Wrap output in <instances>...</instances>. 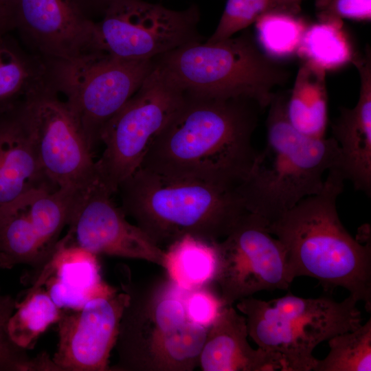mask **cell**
<instances>
[{"label":"cell","instance_id":"13","mask_svg":"<svg viewBox=\"0 0 371 371\" xmlns=\"http://www.w3.org/2000/svg\"><path fill=\"white\" fill-rule=\"evenodd\" d=\"M128 299L124 289L118 291L108 284L80 308L63 309L52 359L57 371L111 370L109 359Z\"/></svg>","mask_w":371,"mask_h":371},{"label":"cell","instance_id":"17","mask_svg":"<svg viewBox=\"0 0 371 371\" xmlns=\"http://www.w3.org/2000/svg\"><path fill=\"white\" fill-rule=\"evenodd\" d=\"M38 188L58 189L41 165L23 103L0 112V207Z\"/></svg>","mask_w":371,"mask_h":371},{"label":"cell","instance_id":"9","mask_svg":"<svg viewBox=\"0 0 371 371\" xmlns=\"http://www.w3.org/2000/svg\"><path fill=\"white\" fill-rule=\"evenodd\" d=\"M183 91L155 63L139 89L104 125L95 161L98 183L110 194L142 166L153 142L183 104Z\"/></svg>","mask_w":371,"mask_h":371},{"label":"cell","instance_id":"5","mask_svg":"<svg viewBox=\"0 0 371 371\" xmlns=\"http://www.w3.org/2000/svg\"><path fill=\"white\" fill-rule=\"evenodd\" d=\"M122 284L129 299L115 346L118 361L111 370H193L208 328L188 318V292L168 278L142 289Z\"/></svg>","mask_w":371,"mask_h":371},{"label":"cell","instance_id":"32","mask_svg":"<svg viewBox=\"0 0 371 371\" xmlns=\"http://www.w3.org/2000/svg\"><path fill=\"white\" fill-rule=\"evenodd\" d=\"M315 7L318 21L371 19V0H315Z\"/></svg>","mask_w":371,"mask_h":371},{"label":"cell","instance_id":"30","mask_svg":"<svg viewBox=\"0 0 371 371\" xmlns=\"http://www.w3.org/2000/svg\"><path fill=\"white\" fill-rule=\"evenodd\" d=\"M271 1L272 0H227L218 25L207 42L223 41L245 30L269 9Z\"/></svg>","mask_w":371,"mask_h":371},{"label":"cell","instance_id":"25","mask_svg":"<svg viewBox=\"0 0 371 371\" xmlns=\"http://www.w3.org/2000/svg\"><path fill=\"white\" fill-rule=\"evenodd\" d=\"M30 219L45 250L52 254L63 227L68 225L82 196L67 189L32 190L23 194Z\"/></svg>","mask_w":371,"mask_h":371},{"label":"cell","instance_id":"6","mask_svg":"<svg viewBox=\"0 0 371 371\" xmlns=\"http://www.w3.org/2000/svg\"><path fill=\"white\" fill-rule=\"evenodd\" d=\"M154 60L186 95L247 99L262 109L270 104L275 87L289 76L247 32L214 43H189Z\"/></svg>","mask_w":371,"mask_h":371},{"label":"cell","instance_id":"19","mask_svg":"<svg viewBox=\"0 0 371 371\" xmlns=\"http://www.w3.org/2000/svg\"><path fill=\"white\" fill-rule=\"evenodd\" d=\"M246 319L232 306H223L208 328L199 365L203 371H285L282 361L260 348H253Z\"/></svg>","mask_w":371,"mask_h":371},{"label":"cell","instance_id":"14","mask_svg":"<svg viewBox=\"0 0 371 371\" xmlns=\"http://www.w3.org/2000/svg\"><path fill=\"white\" fill-rule=\"evenodd\" d=\"M99 183L80 197L69 223L71 240L95 255L139 259L163 267L164 250L130 223Z\"/></svg>","mask_w":371,"mask_h":371},{"label":"cell","instance_id":"10","mask_svg":"<svg viewBox=\"0 0 371 371\" xmlns=\"http://www.w3.org/2000/svg\"><path fill=\"white\" fill-rule=\"evenodd\" d=\"M196 6L174 10L143 0H113L96 22L99 51L126 60H153L201 41Z\"/></svg>","mask_w":371,"mask_h":371},{"label":"cell","instance_id":"34","mask_svg":"<svg viewBox=\"0 0 371 371\" xmlns=\"http://www.w3.org/2000/svg\"><path fill=\"white\" fill-rule=\"evenodd\" d=\"M80 10L89 18L94 15L104 14L113 0H74Z\"/></svg>","mask_w":371,"mask_h":371},{"label":"cell","instance_id":"29","mask_svg":"<svg viewBox=\"0 0 371 371\" xmlns=\"http://www.w3.org/2000/svg\"><path fill=\"white\" fill-rule=\"evenodd\" d=\"M15 306L16 300L11 295H0V371H56V366L47 355L30 358L25 349L12 340L8 323Z\"/></svg>","mask_w":371,"mask_h":371},{"label":"cell","instance_id":"21","mask_svg":"<svg viewBox=\"0 0 371 371\" xmlns=\"http://www.w3.org/2000/svg\"><path fill=\"white\" fill-rule=\"evenodd\" d=\"M328 102L326 71L302 62L286 101L285 113L289 122L308 137H326Z\"/></svg>","mask_w":371,"mask_h":371},{"label":"cell","instance_id":"18","mask_svg":"<svg viewBox=\"0 0 371 371\" xmlns=\"http://www.w3.org/2000/svg\"><path fill=\"white\" fill-rule=\"evenodd\" d=\"M43 284L62 309L80 308L108 286L102 280L96 255L74 243L67 234L57 242L34 286Z\"/></svg>","mask_w":371,"mask_h":371},{"label":"cell","instance_id":"26","mask_svg":"<svg viewBox=\"0 0 371 371\" xmlns=\"http://www.w3.org/2000/svg\"><path fill=\"white\" fill-rule=\"evenodd\" d=\"M63 311L47 291L41 286L32 287L20 301L16 300L8 323L9 335L20 348L32 349L40 335L58 322Z\"/></svg>","mask_w":371,"mask_h":371},{"label":"cell","instance_id":"31","mask_svg":"<svg viewBox=\"0 0 371 371\" xmlns=\"http://www.w3.org/2000/svg\"><path fill=\"white\" fill-rule=\"evenodd\" d=\"M223 304L220 296L201 287L186 293L185 298L186 312L189 320L208 328L220 314Z\"/></svg>","mask_w":371,"mask_h":371},{"label":"cell","instance_id":"4","mask_svg":"<svg viewBox=\"0 0 371 371\" xmlns=\"http://www.w3.org/2000/svg\"><path fill=\"white\" fill-rule=\"evenodd\" d=\"M286 99L284 94L275 93L268 106L265 146L257 151L236 188L247 212L267 225L303 199L320 192L324 172L335 167L339 158L333 137H308L290 124Z\"/></svg>","mask_w":371,"mask_h":371},{"label":"cell","instance_id":"27","mask_svg":"<svg viewBox=\"0 0 371 371\" xmlns=\"http://www.w3.org/2000/svg\"><path fill=\"white\" fill-rule=\"evenodd\" d=\"M299 14L269 9L255 21L258 43L265 54L278 60L297 54L309 25Z\"/></svg>","mask_w":371,"mask_h":371},{"label":"cell","instance_id":"16","mask_svg":"<svg viewBox=\"0 0 371 371\" xmlns=\"http://www.w3.org/2000/svg\"><path fill=\"white\" fill-rule=\"evenodd\" d=\"M360 76V91L356 105L341 108L332 124L339 158L335 166L355 188L371 194V56L369 49L352 63Z\"/></svg>","mask_w":371,"mask_h":371},{"label":"cell","instance_id":"36","mask_svg":"<svg viewBox=\"0 0 371 371\" xmlns=\"http://www.w3.org/2000/svg\"><path fill=\"white\" fill-rule=\"evenodd\" d=\"M0 261H1V254H0Z\"/></svg>","mask_w":371,"mask_h":371},{"label":"cell","instance_id":"12","mask_svg":"<svg viewBox=\"0 0 371 371\" xmlns=\"http://www.w3.org/2000/svg\"><path fill=\"white\" fill-rule=\"evenodd\" d=\"M41 165L58 188L82 194L98 183L95 161L66 102L54 93L25 103Z\"/></svg>","mask_w":371,"mask_h":371},{"label":"cell","instance_id":"33","mask_svg":"<svg viewBox=\"0 0 371 371\" xmlns=\"http://www.w3.org/2000/svg\"><path fill=\"white\" fill-rule=\"evenodd\" d=\"M15 29V0H0V37Z\"/></svg>","mask_w":371,"mask_h":371},{"label":"cell","instance_id":"3","mask_svg":"<svg viewBox=\"0 0 371 371\" xmlns=\"http://www.w3.org/2000/svg\"><path fill=\"white\" fill-rule=\"evenodd\" d=\"M122 210L161 247L190 234L224 238L247 213L236 188L139 168L119 186Z\"/></svg>","mask_w":371,"mask_h":371},{"label":"cell","instance_id":"28","mask_svg":"<svg viewBox=\"0 0 371 371\" xmlns=\"http://www.w3.org/2000/svg\"><path fill=\"white\" fill-rule=\"evenodd\" d=\"M329 352L317 359L313 371H370L371 319L328 340Z\"/></svg>","mask_w":371,"mask_h":371},{"label":"cell","instance_id":"8","mask_svg":"<svg viewBox=\"0 0 371 371\" xmlns=\"http://www.w3.org/2000/svg\"><path fill=\"white\" fill-rule=\"evenodd\" d=\"M54 91L76 117L90 148L100 142L104 125L153 70V60L120 58L92 51L69 60L49 61Z\"/></svg>","mask_w":371,"mask_h":371},{"label":"cell","instance_id":"24","mask_svg":"<svg viewBox=\"0 0 371 371\" xmlns=\"http://www.w3.org/2000/svg\"><path fill=\"white\" fill-rule=\"evenodd\" d=\"M296 55L302 62L325 71L341 69L352 63L357 56L344 22L339 19L318 21L308 25Z\"/></svg>","mask_w":371,"mask_h":371},{"label":"cell","instance_id":"1","mask_svg":"<svg viewBox=\"0 0 371 371\" xmlns=\"http://www.w3.org/2000/svg\"><path fill=\"white\" fill-rule=\"evenodd\" d=\"M261 109L247 99L186 94L183 104L153 142L140 168L236 188L257 153L251 138Z\"/></svg>","mask_w":371,"mask_h":371},{"label":"cell","instance_id":"7","mask_svg":"<svg viewBox=\"0 0 371 371\" xmlns=\"http://www.w3.org/2000/svg\"><path fill=\"white\" fill-rule=\"evenodd\" d=\"M357 302L350 295L337 302L288 293L269 301L243 298L236 308L246 319L249 336L278 357L285 371H313L317 359L313 352L319 344L361 326Z\"/></svg>","mask_w":371,"mask_h":371},{"label":"cell","instance_id":"20","mask_svg":"<svg viewBox=\"0 0 371 371\" xmlns=\"http://www.w3.org/2000/svg\"><path fill=\"white\" fill-rule=\"evenodd\" d=\"M55 93L49 61L8 34L0 37V112Z\"/></svg>","mask_w":371,"mask_h":371},{"label":"cell","instance_id":"11","mask_svg":"<svg viewBox=\"0 0 371 371\" xmlns=\"http://www.w3.org/2000/svg\"><path fill=\"white\" fill-rule=\"evenodd\" d=\"M267 225L261 218L248 212L217 241L214 281L224 306L259 291L286 290L293 282L284 248Z\"/></svg>","mask_w":371,"mask_h":371},{"label":"cell","instance_id":"22","mask_svg":"<svg viewBox=\"0 0 371 371\" xmlns=\"http://www.w3.org/2000/svg\"><path fill=\"white\" fill-rule=\"evenodd\" d=\"M0 267L26 264L41 268L52 254L43 246L27 214L23 194L0 207Z\"/></svg>","mask_w":371,"mask_h":371},{"label":"cell","instance_id":"2","mask_svg":"<svg viewBox=\"0 0 371 371\" xmlns=\"http://www.w3.org/2000/svg\"><path fill=\"white\" fill-rule=\"evenodd\" d=\"M327 172L320 192L301 200L267 229L284 248L292 281L308 276L328 289L343 287L370 312V243L361 244L344 227L337 199L345 179L335 167Z\"/></svg>","mask_w":371,"mask_h":371},{"label":"cell","instance_id":"35","mask_svg":"<svg viewBox=\"0 0 371 371\" xmlns=\"http://www.w3.org/2000/svg\"><path fill=\"white\" fill-rule=\"evenodd\" d=\"M302 1L303 0H272L269 9L300 14Z\"/></svg>","mask_w":371,"mask_h":371},{"label":"cell","instance_id":"15","mask_svg":"<svg viewBox=\"0 0 371 371\" xmlns=\"http://www.w3.org/2000/svg\"><path fill=\"white\" fill-rule=\"evenodd\" d=\"M96 22L74 0H15V29L30 52L47 61L99 51Z\"/></svg>","mask_w":371,"mask_h":371},{"label":"cell","instance_id":"23","mask_svg":"<svg viewBox=\"0 0 371 371\" xmlns=\"http://www.w3.org/2000/svg\"><path fill=\"white\" fill-rule=\"evenodd\" d=\"M217 241L186 234L168 245L162 267L168 278L187 292L214 281Z\"/></svg>","mask_w":371,"mask_h":371}]
</instances>
